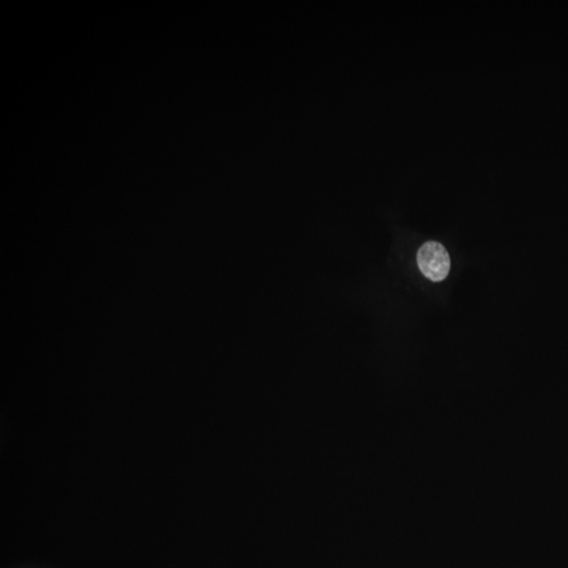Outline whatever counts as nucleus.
Returning a JSON list of instances; mask_svg holds the SVG:
<instances>
[{"label": "nucleus", "instance_id": "f257e3e1", "mask_svg": "<svg viewBox=\"0 0 568 568\" xmlns=\"http://www.w3.org/2000/svg\"><path fill=\"white\" fill-rule=\"evenodd\" d=\"M417 262L422 274L434 282L443 281L450 273V255L439 242H425L418 251Z\"/></svg>", "mask_w": 568, "mask_h": 568}]
</instances>
